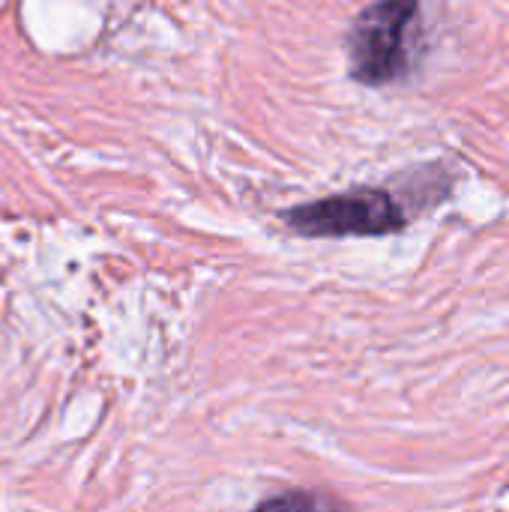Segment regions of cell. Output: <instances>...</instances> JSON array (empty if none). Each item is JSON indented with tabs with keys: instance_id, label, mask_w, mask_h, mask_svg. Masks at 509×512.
I'll use <instances>...</instances> for the list:
<instances>
[{
	"instance_id": "cell-1",
	"label": "cell",
	"mask_w": 509,
	"mask_h": 512,
	"mask_svg": "<svg viewBox=\"0 0 509 512\" xmlns=\"http://www.w3.org/2000/svg\"><path fill=\"white\" fill-rule=\"evenodd\" d=\"M417 15L420 0H378L357 15L348 33V60L360 84L381 87L408 72Z\"/></svg>"
},
{
	"instance_id": "cell-2",
	"label": "cell",
	"mask_w": 509,
	"mask_h": 512,
	"mask_svg": "<svg viewBox=\"0 0 509 512\" xmlns=\"http://www.w3.org/2000/svg\"><path fill=\"white\" fill-rule=\"evenodd\" d=\"M291 231L303 237H381L402 231L408 216L387 189H351L285 213Z\"/></svg>"
}]
</instances>
